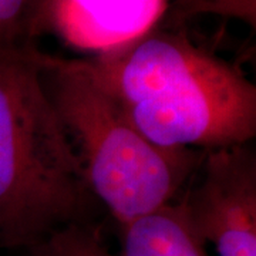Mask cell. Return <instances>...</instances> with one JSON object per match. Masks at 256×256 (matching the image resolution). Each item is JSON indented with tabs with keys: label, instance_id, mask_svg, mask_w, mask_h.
I'll return each instance as SVG.
<instances>
[{
	"label": "cell",
	"instance_id": "cell-1",
	"mask_svg": "<svg viewBox=\"0 0 256 256\" xmlns=\"http://www.w3.org/2000/svg\"><path fill=\"white\" fill-rule=\"evenodd\" d=\"M82 68L151 142L210 151L256 137V86L236 66L156 26L136 40L80 58Z\"/></svg>",
	"mask_w": 256,
	"mask_h": 256
},
{
	"label": "cell",
	"instance_id": "cell-2",
	"mask_svg": "<svg viewBox=\"0 0 256 256\" xmlns=\"http://www.w3.org/2000/svg\"><path fill=\"white\" fill-rule=\"evenodd\" d=\"M34 43L0 46V249L92 224L96 200L43 82Z\"/></svg>",
	"mask_w": 256,
	"mask_h": 256
},
{
	"label": "cell",
	"instance_id": "cell-3",
	"mask_svg": "<svg viewBox=\"0 0 256 256\" xmlns=\"http://www.w3.org/2000/svg\"><path fill=\"white\" fill-rule=\"evenodd\" d=\"M43 82L80 158L96 201L118 226L174 202L205 151L146 140L82 68L80 58L43 53Z\"/></svg>",
	"mask_w": 256,
	"mask_h": 256
},
{
	"label": "cell",
	"instance_id": "cell-4",
	"mask_svg": "<svg viewBox=\"0 0 256 256\" xmlns=\"http://www.w3.org/2000/svg\"><path fill=\"white\" fill-rule=\"evenodd\" d=\"M195 235L218 256H256V151L250 144L205 151L175 200Z\"/></svg>",
	"mask_w": 256,
	"mask_h": 256
},
{
	"label": "cell",
	"instance_id": "cell-5",
	"mask_svg": "<svg viewBox=\"0 0 256 256\" xmlns=\"http://www.w3.org/2000/svg\"><path fill=\"white\" fill-rule=\"evenodd\" d=\"M168 8L170 0H43L40 34L100 54L160 26Z\"/></svg>",
	"mask_w": 256,
	"mask_h": 256
},
{
	"label": "cell",
	"instance_id": "cell-6",
	"mask_svg": "<svg viewBox=\"0 0 256 256\" xmlns=\"http://www.w3.org/2000/svg\"><path fill=\"white\" fill-rule=\"evenodd\" d=\"M118 228L120 256H208L176 201Z\"/></svg>",
	"mask_w": 256,
	"mask_h": 256
},
{
	"label": "cell",
	"instance_id": "cell-7",
	"mask_svg": "<svg viewBox=\"0 0 256 256\" xmlns=\"http://www.w3.org/2000/svg\"><path fill=\"white\" fill-rule=\"evenodd\" d=\"M26 252V256H112L92 224L66 226Z\"/></svg>",
	"mask_w": 256,
	"mask_h": 256
},
{
	"label": "cell",
	"instance_id": "cell-8",
	"mask_svg": "<svg viewBox=\"0 0 256 256\" xmlns=\"http://www.w3.org/2000/svg\"><path fill=\"white\" fill-rule=\"evenodd\" d=\"M42 10L43 0H0V46L33 43Z\"/></svg>",
	"mask_w": 256,
	"mask_h": 256
},
{
	"label": "cell",
	"instance_id": "cell-9",
	"mask_svg": "<svg viewBox=\"0 0 256 256\" xmlns=\"http://www.w3.org/2000/svg\"><path fill=\"white\" fill-rule=\"evenodd\" d=\"M210 14L239 20L255 30L256 0H212Z\"/></svg>",
	"mask_w": 256,
	"mask_h": 256
},
{
	"label": "cell",
	"instance_id": "cell-10",
	"mask_svg": "<svg viewBox=\"0 0 256 256\" xmlns=\"http://www.w3.org/2000/svg\"><path fill=\"white\" fill-rule=\"evenodd\" d=\"M212 0H170L166 22H172V28H182V23L196 16L210 14Z\"/></svg>",
	"mask_w": 256,
	"mask_h": 256
}]
</instances>
